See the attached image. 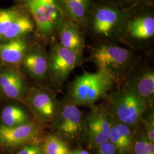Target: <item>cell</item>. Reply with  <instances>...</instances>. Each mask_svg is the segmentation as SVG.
I'll use <instances>...</instances> for the list:
<instances>
[{
    "label": "cell",
    "mask_w": 154,
    "mask_h": 154,
    "mask_svg": "<svg viewBox=\"0 0 154 154\" xmlns=\"http://www.w3.org/2000/svg\"><path fill=\"white\" fill-rule=\"evenodd\" d=\"M30 46L24 37L0 43V62L8 66L21 65Z\"/></svg>",
    "instance_id": "cell-16"
},
{
    "label": "cell",
    "mask_w": 154,
    "mask_h": 154,
    "mask_svg": "<svg viewBox=\"0 0 154 154\" xmlns=\"http://www.w3.org/2000/svg\"><path fill=\"white\" fill-rule=\"evenodd\" d=\"M34 28V24L30 17L20 13L5 33L0 37V43L24 37L26 34L31 33Z\"/></svg>",
    "instance_id": "cell-18"
},
{
    "label": "cell",
    "mask_w": 154,
    "mask_h": 154,
    "mask_svg": "<svg viewBox=\"0 0 154 154\" xmlns=\"http://www.w3.org/2000/svg\"><path fill=\"white\" fill-rule=\"evenodd\" d=\"M154 37V13L149 6L126 11L117 41L139 44L151 41Z\"/></svg>",
    "instance_id": "cell-5"
},
{
    "label": "cell",
    "mask_w": 154,
    "mask_h": 154,
    "mask_svg": "<svg viewBox=\"0 0 154 154\" xmlns=\"http://www.w3.org/2000/svg\"><path fill=\"white\" fill-rule=\"evenodd\" d=\"M23 102L41 125L50 124L54 120L61 103L50 90L38 86L28 89Z\"/></svg>",
    "instance_id": "cell-8"
},
{
    "label": "cell",
    "mask_w": 154,
    "mask_h": 154,
    "mask_svg": "<svg viewBox=\"0 0 154 154\" xmlns=\"http://www.w3.org/2000/svg\"><path fill=\"white\" fill-rule=\"evenodd\" d=\"M21 65L28 77L41 82L48 74L49 56L38 45L30 46Z\"/></svg>",
    "instance_id": "cell-14"
},
{
    "label": "cell",
    "mask_w": 154,
    "mask_h": 154,
    "mask_svg": "<svg viewBox=\"0 0 154 154\" xmlns=\"http://www.w3.org/2000/svg\"><path fill=\"white\" fill-rule=\"evenodd\" d=\"M111 130L110 115L103 107L94 106L85 118V134L91 146L98 147L109 141Z\"/></svg>",
    "instance_id": "cell-10"
},
{
    "label": "cell",
    "mask_w": 154,
    "mask_h": 154,
    "mask_svg": "<svg viewBox=\"0 0 154 154\" xmlns=\"http://www.w3.org/2000/svg\"><path fill=\"white\" fill-rule=\"evenodd\" d=\"M30 121L27 110L16 101L4 105L0 111V125L13 127Z\"/></svg>",
    "instance_id": "cell-17"
},
{
    "label": "cell",
    "mask_w": 154,
    "mask_h": 154,
    "mask_svg": "<svg viewBox=\"0 0 154 154\" xmlns=\"http://www.w3.org/2000/svg\"><path fill=\"white\" fill-rule=\"evenodd\" d=\"M126 11L111 0L91 2L85 27L103 42L117 41Z\"/></svg>",
    "instance_id": "cell-1"
},
{
    "label": "cell",
    "mask_w": 154,
    "mask_h": 154,
    "mask_svg": "<svg viewBox=\"0 0 154 154\" xmlns=\"http://www.w3.org/2000/svg\"><path fill=\"white\" fill-rule=\"evenodd\" d=\"M132 147L134 154H154V143L149 140L144 133L133 142Z\"/></svg>",
    "instance_id": "cell-21"
},
{
    "label": "cell",
    "mask_w": 154,
    "mask_h": 154,
    "mask_svg": "<svg viewBox=\"0 0 154 154\" xmlns=\"http://www.w3.org/2000/svg\"><path fill=\"white\" fill-rule=\"evenodd\" d=\"M110 116L129 126L136 128L142 122L149 103L131 91L122 88L108 95ZM150 106V107H151Z\"/></svg>",
    "instance_id": "cell-4"
},
{
    "label": "cell",
    "mask_w": 154,
    "mask_h": 154,
    "mask_svg": "<svg viewBox=\"0 0 154 154\" xmlns=\"http://www.w3.org/2000/svg\"><path fill=\"white\" fill-rule=\"evenodd\" d=\"M115 82L108 74L98 70L96 72H85L72 81L67 98L77 106H93L106 97Z\"/></svg>",
    "instance_id": "cell-3"
},
{
    "label": "cell",
    "mask_w": 154,
    "mask_h": 154,
    "mask_svg": "<svg viewBox=\"0 0 154 154\" xmlns=\"http://www.w3.org/2000/svg\"><path fill=\"white\" fill-rule=\"evenodd\" d=\"M136 65L125 77L123 88L131 91L152 106L154 95V70L149 67H136Z\"/></svg>",
    "instance_id": "cell-12"
},
{
    "label": "cell",
    "mask_w": 154,
    "mask_h": 154,
    "mask_svg": "<svg viewBox=\"0 0 154 154\" xmlns=\"http://www.w3.org/2000/svg\"><path fill=\"white\" fill-rule=\"evenodd\" d=\"M19 1H24V0H19Z\"/></svg>",
    "instance_id": "cell-29"
},
{
    "label": "cell",
    "mask_w": 154,
    "mask_h": 154,
    "mask_svg": "<svg viewBox=\"0 0 154 154\" xmlns=\"http://www.w3.org/2000/svg\"><path fill=\"white\" fill-rule=\"evenodd\" d=\"M90 154L88 151L83 150V149H74L73 151H71V154Z\"/></svg>",
    "instance_id": "cell-28"
},
{
    "label": "cell",
    "mask_w": 154,
    "mask_h": 154,
    "mask_svg": "<svg viewBox=\"0 0 154 154\" xmlns=\"http://www.w3.org/2000/svg\"><path fill=\"white\" fill-rule=\"evenodd\" d=\"M21 147L17 154H42L41 146L39 143H30Z\"/></svg>",
    "instance_id": "cell-26"
},
{
    "label": "cell",
    "mask_w": 154,
    "mask_h": 154,
    "mask_svg": "<svg viewBox=\"0 0 154 154\" xmlns=\"http://www.w3.org/2000/svg\"><path fill=\"white\" fill-rule=\"evenodd\" d=\"M28 88L22 74L6 68L0 71V97L7 101H23Z\"/></svg>",
    "instance_id": "cell-13"
},
{
    "label": "cell",
    "mask_w": 154,
    "mask_h": 154,
    "mask_svg": "<svg viewBox=\"0 0 154 154\" xmlns=\"http://www.w3.org/2000/svg\"><path fill=\"white\" fill-rule=\"evenodd\" d=\"M40 33L48 37L57 31L66 20L60 0H24Z\"/></svg>",
    "instance_id": "cell-6"
},
{
    "label": "cell",
    "mask_w": 154,
    "mask_h": 154,
    "mask_svg": "<svg viewBox=\"0 0 154 154\" xmlns=\"http://www.w3.org/2000/svg\"><path fill=\"white\" fill-rule=\"evenodd\" d=\"M91 0H64L66 14L77 25L85 27Z\"/></svg>",
    "instance_id": "cell-19"
},
{
    "label": "cell",
    "mask_w": 154,
    "mask_h": 154,
    "mask_svg": "<svg viewBox=\"0 0 154 154\" xmlns=\"http://www.w3.org/2000/svg\"><path fill=\"white\" fill-rule=\"evenodd\" d=\"M20 13L16 9H0V37L5 33Z\"/></svg>",
    "instance_id": "cell-22"
},
{
    "label": "cell",
    "mask_w": 154,
    "mask_h": 154,
    "mask_svg": "<svg viewBox=\"0 0 154 154\" xmlns=\"http://www.w3.org/2000/svg\"><path fill=\"white\" fill-rule=\"evenodd\" d=\"M110 121H111V130H110L109 141L111 143H112L116 146L117 151H118L121 153H125L127 151H128L130 149L127 147L126 144L124 142L123 139L121 137L119 133L117 130L116 127L111 119V116H110Z\"/></svg>",
    "instance_id": "cell-23"
},
{
    "label": "cell",
    "mask_w": 154,
    "mask_h": 154,
    "mask_svg": "<svg viewBox=\"0 0 154 154\" xmlns=\"http://www.w3.org/2000/svg\"><path fill=\"white\" fill-rule=\"evenodd\" d=\"M97 154H116V146L109 141L102 143L98 147Z\"/></svg>",
    "instance_id": "cell-27"
},
{
    "label": "cell",
    "mask_w": 154,
    "mask_h": 154,
    "mask_svg": "<svg viewBox=\"0 0 154 154\" xmlns=\"http://www.w3.org/2000/svg\"><path fill=\"white\" fill-rule=\"evenodd\" d=\"M48 56V74L54 83L60 86L79 65L82 53L67 49L57 42L53 45Z\"/></svg>",
    "instance_id": "cell-9"
},
{
    "label": "cell",
    "mask_w": 154,
    "mask_h": 154,
    "mask_svg": "<svg viewBox=\"0 0 154 154\" xmlns=\"http://www.w3.org/2000/svg\"><path fill=\"white\" fill-rule=\"evenodd\" d=\"M125 11L149 6V0H111Z\"/></svg>",
    "instance_id": "cell-25"
},
{
    "label": "cell",
    "mask_w": 154,
    "mask_h": 154,
    "mask_svg": "<svg viewBox=\"0 0 154 154\" xmlns=\"http://www.w3.org/2000/svg\"><path fill=\"white\" fill-rule=\"evenodd\" d=\"M59 44L67 49L82 53L85 40L79 25L66 18L58 28Z\"/></svg>",
    "instance_id": "cell-15"
},
{
    "label": "cell",
    "mask_w": 154,
    "mask_h": 154,
    "mask_svg": "<svg viewBox=\"0 0 154 154\" xmlns=\"http://www.w3.org/2000/svg\"><path fill=\"white\" fill-rule=\"evenodd\" d=\"M49 125L63 140H75L85 134V118L78 106L68 98L61 101L58 112Z\"/></svg>",
    "instance_id": "cell-7"
},
{
    "label": "cell",
    "mask_w": 154,
    "mask_h": 154,
    "mask_svg": "<svg viewBox=\"0 0 154 154\" xmlns=\"http://www.w3.org/2000/svg\"><path fill=\"white\" fill-rule=\"evenodd\" d=\"M41 125L30 120L21 125L6 127L0 125V144L17 147L30 143H38L42 134Z\"/></svg>",
    "instance_id": "cell-11"
},
{
    "label": "cell",
    "mask_w": 154,
    "mask_h": 154,
    "mask_svg": "<svg viewBox=\"0 0 154 154\" xmlns=\"http://www.w3.org/2000/svg\"><path fill=\"white\" fill-rule=\"evenodd\" d=\"M43 154H70L71 151L66 142L55 134L45 137L41 147Z\"/></svg>",
    "instance_id": "cell-20"
},
{
    "label": "cell",
    "mask_w": 154,
    "mask_h": 154,
    "mask_svg": "<svg viewBox=\"0 0 154 154\" xmlns=\"http://www.w3.org/2000/svg\"><path fill=\"white\" fill-rule=\"evenodd\" d=\"M91 57L99 70L108 74L115 81L124 79L137 63L136 57L131 50L114 42L97 45L91 50Z\"/></svg>",
    "instance_id": "cell-2"
},
{
    "label": "cell",
    "mask_w": 154,
    "mask_h": 154,
    "mask_svg": "<svg viewBox=\"0 0 154 154\" xmlns=\"http://www.w3.org/2000/svg\"><path fill=\"white\" fill-rule=\"evenodd\" d=\"M148 116L144 117V134L146 137L152 143H154V109L152 106L149 108Z\"/></svg>",
    "instance_id": "cell-24"
}]
</instances>
